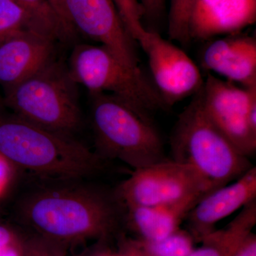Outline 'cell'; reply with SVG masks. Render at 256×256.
Returning <instances> with one entry per match:
<instances>
[{"instance_id": "cell-1", "label": "cell", "mask_w": 256, "mask_h": 256, "mask_svg": "<svg viewBox=\"0 0 256 256\" xmlns=\"http://www.w3.org/2000/svg\"><path fill=\"white\" fill-rule=\"evenodd\" d=\"M77 181L60 180L26 194L16 205L18 220L64 248L106 238L118 225L120 203L116 196Z\"/></svg>"}, {"instance_id": "cell-2", "label": "cell", "mask_w": 256, "mask_h": 256, "mask_svg": "<svg viewBox=\"0 0 256 256\" xmlns=\"http://www.w3.org/2000/svg\"><path fill=\"white\" fill-rule=\"evenodd\" d=\"M0 154L20 170L42 178L82 180L102 169L104 160L75 138L0 114Z\"/></svg>"}, {"instance_id": "cell-3", "label": "cell", "mask_w": 256, "mask_h": 256, "mask_svg": "<svg viewBox=\"0 0 256 256\" xmlns=\"http://www.w3.org/2000/svg\"><path fill=\"white\" fill-rule=\"evenodd\" d=\"M92 96L98 156L118 160L134 170L166 160L162 140L150 116L109 94Z\"/></svg>"}, {"instance_id": "cell-4", "label": "cell", "mask_w": 256, "mask_h": 256, "mask_svg": "<svg viewBox=\"0 0 256 256\" xmlns=\"http://www.w3.org/2000/svg\"><path fill=\"white\" fill-rule=\"evenodd\" d=\"M171 150L172 160L194 168L214 190L236 180L252 166L208 118L198 92L178 117Z\"/></svg>"}, {"instance_id": "cell-5", "label": "cell", "mask_w": 256, "mask_h": 256, "mask_svg": "<svg viewBox=\"0 0 256 256\" xmlns=\"http://www.w3.org/2000/svg\"><path fill=\"white\" fill-rule=\"evenodd\" d=\"M4 102L21 118L68 137L84 124L78 84L54 60L6 92Z\"/></svg>"}, {"instance_id": "cell-6", "label": "cell", "mask_w": 256, "mask_h": 256, "mask_svg": "<svg viewBox=\"0 0 256 256\" xmlns=\"http://www.w3.org/2000/svg\"><path fill=\"white\" fill-rule=\"evenodd\" d=\"M67 67L75 82L86 88L90 95L109 94L146 116L165 108L156 87L141 69L128 66L102 45L76 46Z\"/></svg>"}, {"instance_id": "cell-7", "label": "cell", "mask_w": 256, "mask_h": 256, "mask_svg": "<svg viewBox=\"0 0 256 256\" xmlns=\"http://www.w3.org/2000/svg\"><path fill=\"white\" fill-rule=\"evenodd\" d=\"M213 190L194 168L166 160L134 170L119 185L114 196L122 206H164Z\"/></svg>"}, {"instance_id": "cell-8", "label": "cell", "mask_w": 256, "mask_h": 256, "mask_svg": "<svg viewBox=\"0 0 256 256\" xmlns=\"http://www.w3.org/2000/svg\"><path fill=\"white\" fill-rule=\"evenodd\" d=\"M202 108L242 156L256 151V87L239 86L208 74L198 92Z\"/></svg>"}, {"instance_id": "cell-9", "label": "cell", "mask_w": 256, "mask_h": 256, "mask_svg": "<svg viewBox=\"0 0 256 256\" xmlns=\"http://www.w3.org/2000/svg\"><path fill=\"white\" fill-rule=\"evenodd\" d=\"M137 44L148 56L154 87L165 108L201 90L204 82L201 72L182 50L149 30Z\"/></svg>"}, {"instance_id": "cell-10", "label": "cell", "mask_w": 256, "mask_h": 256, "mask_svg": "<svg viewBox=\"0 0 256 256\" xmlns=\"http://www.w3.org/2000/svg\"><path fill=\"white\" fill-rule=\"evenodd\" d=\"M70 26L108 48L128 66L140 69L137 42L129 34L112 0H64Z\"/></svg>"}, {"instance_id": "cell-11", "label": "cell", "mask_w": 256, "mask_h": 256, "mask_svg": "<svg viewBox=\"0 0 256 256\" xmlns=\"http://www.w3.org/2000/svg\"><path fill=\"white\" fill-rule=\"evenodd\" d=\"M55 41L46 34L26 30L0 43V85L5 94L54 60Z\"/></svg>"}, {"instance_id": "cell-12", "label": "cell", "mask_w": 256, "mask_h": 256, "mask_svg": "<svg viewBox=\"0 0 256 256\" xmlns=\"http://www.w3.org/2000/svg\"><path fill=\"white\" fill-rule=\"evenodd\" d=\"M256 200V168L252 166L232 184L208 192L186 216V230L195 242L215 230L220 220Z\"/></svg>"}, {"instance_id": "cell-13", "label": "cell", "mask_w": 256, "mask_h": 256, "mask_svg": "<svg viewBox=\"0 0 256 256\" xmlns=\"http://www.w3.org/2000/svg\"><path fill=\"white\" fill-rule=\"evenodd\" d=\"M256 20V0H194L188 18L190 42L240 33Z\"/></svg>"}, {"instance_id": "cell-14", "label": "cell", "mask_w": 256, "mask_h": 256, "mask_svg": "<svg viewBox=\"0 0 256 256\" xmlns=\"http://www.w3.org/2000/svg\"><path fill=\"white\" fill-rule=\"evenodd\" d=\"M202 64L229 82L256 88V38L240 32L212 40L204 50Z\"/></svg>"}, {"instance_id": "cell-15", "label": "cell", "mask_w": 256, "mask_h": 256, "mask_svg": "<svg viewBox=\"0 0 256 256\" xmlns=\"http://www.w3.org/2000/svg\"><path fill=\"white\" fill-rule=\"evenodd\" d=\"M204 196L164 206H124V222L138 239L164 238L180 228L190 210Z\"/></svg>"}, {"instance_id": "cell-16", "label": "cell", "mask_w": 256, "mask_h": 256, "mask_svg": "<svg viewBox=\"0 0 256 256\" xmlns=\"http://www.w3.org/2000/svg\"><path fill=\"white\" fill-rule=\"evenodd\" d=\"M256 224V200L242 210L223 228L210 232L202 239V246L188 256H234Z\"/></svg>"}, {"instance_id": "cell-17", "label": "cell", "mask_w": 256, "mask_h": 256, "mask_svg": "<svg viewBox=\"0 0 256 256\" xmlns=\"http://www.w3.org/2000/svg\"><path fill=\"white\" fill-rule=\"evenodd\" d=\"M30 15L36 28L56 40L70 38L48 0H13Z\"/></svg>"}, {"instance_id": "cell-18", "label": "cell", "mask_w": 256, "mask_h": 256, "mask_svg": "<svg viewBox=\"0 0 256 256\" xmlns=\"http://www.w3.org/2000/svg\"><path fill=\"white\" fill-rule=\"evenodd\" d=\"M133 244L149 256H188L195 248V240L188 230L180 228L158 240L131 238Z\"/></svg>"}, {"instance_id": "cell-19", "label": "cell", "mask_w": 256, "mask_h": 256, "mask_svg": "<svg viewBox=\"0 0 256 256\" xmlns=\"http://www.w3.org/2000/svg\"><path fill=\"white\" fill-rule=\"evenodd\" d=\"M26 30L42 32L36 28L26 12L14 1L0 0V43L15 34Z\"/></svg>"}, {"instance_id": "cell-20", "label": "cell", "mask_w": 256, "mask_h": 256, "mask_svg": "<svg viewBox=\"0 0 256 256\" xmlns=\"http://www.w3.org/2000/svg\"><path fill=\"white\" fill-rule=\"evenodd\" d=\"M194 0H171L168 34L172 40L186 45L190 42L188 36V18Z\"/></svg>"}, {"instance_id": "cell-21", "label": "cell", "mask_w": 256, "mask_h": 256, "mask_svg": "<svg viewBox=\"0 0 256 256\" xmlns=\"http://www.w3.org/2000/svg\"><path fill=\"white\" fill-rule=\"evenodd\" d=\"M112 2L126 30L137 42L146 30L142 24L144 10L139 0H112Z\"/></svg>"}, {"instance_id": "cell-22", "label": "cell", "mask_w": 256, "mask_h": 256, "mask_svg": "<svg viewBox=\"0 0 256 256\" xmlns=\"http://www.w3.org/2000/svg\"><path fill=\"white\" fill-rule=\"evenodd\" d=\"M28 240L0 216V256H26Z\"/></svg>"}, {"instance_id": "cell-23", "label": "cell", "mask_w": 256, "mask_h": 256, "mask_svg": "<svg viewBox=\"0 0 256 256\" xmlns=\"http://www.w3.org/2000/svg\"><path fill=\"white\" fill-rule=\"evenodd\" d=\"M26 256H66V248L36 235L28 238Z\"/></svg>"}, {"instance_id": "cell-24", "label": "cell", "mask_w": 256, "mask_h": 256, "mask_svg": "<svg viewBox=\"0 0 256 256\" xmlns=\"http://www.w3.org/2000/svg\"><path fill=\"white\" fill-rule=\"evenodd\" d=\"M18 169L0 154V204L14 188Z\"/></svg>"}, {"instance_id": "cell-25", "label": "cell", "mask_w": 256, "mask_h": 256, "mask_svg": "<svg viewBox=\"0 0 256 256\" xmlns=\"http://www.w3.org/2000/svg\"><path fill=\"white\" fill-rule=\"evenodd\" d=\"M116 256H149L143 252L133 244L131 238H122L120 240L118 248L114 252Z\"/></svg>"}, {"instance_id": "cell-26", "label": "cell", "mask_w": 256, "mask_h": 256, "mask_svg": "<svg viewBox=\"0 0 256 256\" xmlns=\"http://www.w3.org/2000/svg\"><path fill=\"white\" fill-rule=\"evenodd\" d=\"M144 10V16L156 18L161 14L164 6V0H139Z\"/></svg>"}, {"instance_id": "cell-27", "label": "cell", "mask_w": 256, "mask_h": 256, "mask_svg": "<svg viewBox=\"0 0 256 256\" xmlns=\"http://www.w3.org/2000/svg\"><path fill=\"white\" fill-rule=\"evenodd\" d=\"M234 256H256V235L250 232L244 239Z\"/></svg>"}, {"instance_id": "cell-28", "label": "cell", "mask_w": 256, "mask_h": 256, "mask_svg": "<svg viewBox=\"0 0 256 256\" xmlns=\"http://www.w3.org/2000/svg\"><path fill=\"white\" fill-rule=\"evenodd\" d=\"M53 6L54 9L56 12L57 14L60 16V20L63 22L66 30L68 32L70 36H73L76 34L74 28L70 26L69 23L68 18H67L66 12L65 5H64V0H48Z\"/></svg>"}, {"instance_id": "cell-29", "label": "cell", "mask_w": 256, "mask_h": 256, "mask_svg": "<svg viewBox=\"0 0 256 256\" xmlns=\"http://www.w3.org/2000/svg\"><path fill=\"white\" fill-rule=\"evenodd\" d=\"M86 256H116V254L114 252H112L108 249L102 248L94 250Z\"/></svg>"}]
</instances>
